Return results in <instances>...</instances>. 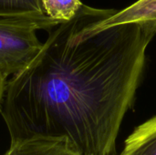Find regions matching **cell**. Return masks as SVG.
<instances>
[{
  "label": "cell",
  "instance_id": "cell-5",
  "mask_svg": "<svg viewBox=\"0 0 156 155\" xmlns=\"http://www.w3.org/2000/svg\"><path fill=\"white\" fill-rule=\"evenodd\" d=\"M119 155H156V116L134 129Z\"/></svg>",
  "mask_w": 156,
  "mask_h": 155
},
{
  "label": "cell",
  "instance_id": "cell-1",
  "mask_svg": "<svg viewBox=\"0 0 156 155\" xmlns=\"http://www.w3.org/2000/svg\"><path fill=\"white\" fill-rule=\"evenodd\" d=\"M117 12L82 5L48 31L38 54L6 80L0 114L10 141L67 138L80 155H115L144 75L156 23L94 29Z\"/></svg>",
  "mask_w": 156,
  "mask_h": 155
},
{
  "label": "cell",
  "instance_id": "cell-3",
  "mask_svg": "<svg viewBox=\"0 0 156 155\" xmlns=\"http://www.w3.org/2000/svg\"><path fill=\"white\" fill-rule=\"evenodd\" d=\"M3 155H80L64 137L35 135L10 141Z\"/></svg>",
  "mask_w": 156,
  "mask_h": 155
},
{
  "label": "cell",
  "instance_id": "cell-2",
  "mask_svg": "<svg viewBox=\"0 0 156 155\" xmlns=\"http://www.w3.org/2000/svg\"><path fill=\"white\" fill-rule=\"evenodd\" d=\"M48 16L0 18V69L7 78L23 70L38 54L41 43L36 31H49L61 24Z\"/></svg>",
  "mask_w": 156,
  "mask_h": 155
},
{
  "label": "cell",
  "instance_id": "cell-6",
  "mask_svg": "<svg viewBox=\"0 0 156 155\" xmlns=\"http://www.w3.org/2000/svg\"><path fill=\"white\" fill-rule=\"evenodd\" d=\"M44 16L41 0H0V18Z\"/></svg>",
  "mask_w": 156,
  "mask_h": 155
},
{
  "label": "cell",
  "instance_id": "cell-7",
  "mask_svg": "<svg viewBox=\"0 0 156 155\" xmlns=\"http://www.w3.org/2000/svg\"><path fill=\"white\" fill-rule=\"evenodd\" d=\"M41 4L49 17L61 22L72 19L83 5L80 0H41Z\"/></svg>",
  "mask_w": 156,
  "mask_h": 155
},
{
  "label": "cell",
  "instance_id": "cell-4",
  "mask_svg": "<svg viewBox=\"0 0 156 155\" xmlns=\"http://www.w3.org/2000/svg\"><path fill=\"white\" fill-rule=\"evenodd\" d=\"M144 22L156 23V0H138L122 10H117L108 18L97 22L92 28L101 29L122 24Z\"/></svg>",
  "mask_w": 156,
  "mask_h": 155
},
{
  "label": "cell",
  "instance_id": "cell-8",
  "mask_svg": "<svg viewBox=\"0 0 156 155\" xmlns=\"http://www.w3.org/2000/svg\"><path fill=\"white\" fill-rule=\"evenodd\" d=\"M5 84H6V77L3 74V72L0 69V103L3 99L4 93H5Z\"/></svg>",
  "mask_w": 156,
  "mask_h": 155
}]
</instances>
